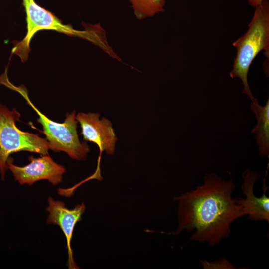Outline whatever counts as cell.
I'll list each match as a JSON object with an SVG mask.
<instances>
[{"label": "cell", "instance_id": "cell-9", "mask_svg": "<svg viewBox=\"0 0 269 269\" xmlns=\"http://www.w3.org/2000/svg\"><path fill=\"white\" fill-rule=\"evenodd\" d=\"M264 180L263 189L264 193L260 197H256L254 194V185L260 177L255 172L246 169L243 173V182L241 190L245 198L236 199V202L241 205L244 215H248L249 219L254 221H266L269 223V198L266 195L269 188Z\"/></svg>", "mask_w": 269, "mask_h": 269}, {"label": "cell", "instance_id": "cell-1", "mask_svg": "<svg viewBox=\"0 0 269 269\" xmlns=\"http://www.w3.org/2000/svg\"><path fill=\"white\" fill-rule=\"evenodd\" d=\"M235 186L218 175L206 174L203 183L174 199L178 201L177 235L184 230L195 232L190 240L214 246L228 237L230 226L245 215L231 195Z\"/></svg>", "mask_w": 269, "mask_h": 269}, {"label": "cell", "instance_id": "cell-7", "mask_svg": "<svg viewBox=\"0 0 269 269\" xmlns=\"http://www.w3.org/2000/svg\"><path fill=\"white\" fill-rule=\"evenodd\" d=\"M98 113L79 112L76 119L81 128L83 139L95 143L101 151L108 155L114 153L117 138L112 123Z\"/></svg>", "mask_w": 269, "mask_h": 269}, {"label": "cell", "instance_id": "cell-4", "mask_svg": "<svg viewBox=\"0 0 269 269\" xmlns=\"http://www.w3.org/2000/svg\"><path fill=\"white\" fill-rule=\"evenodd\" d=\"M20 116L16 108L10 110L0 103V174L2 180L8 170L7 161L12 153L27 151L48 154L49 143L46 138L23 131L16 126V122Z\"/></svg>", "mask_w": 269, "mask_h": 269}, {"label": "cell", "instance_id": "cell-3", "mask_svg": "<svg viewBox=\"0 0 269 269\" xmlns=\"http://www.w3.org/2000/svg\"><path fill=\"white\" fill-rule=\"evenodd\" d=\"M5 86L18 92L37 113L38 116L37 121L42 126L49 149L54 152L63 151L71 158L76 160L86 158L90 148L86 142H81L79 139L77 131L78 121L75 110L70 113H67L63 123L55 122L42 113L33 105L23 87H16L9 81L6 82Z\"/></svg>", "mask_w": 269, "mask_h": 269}, {"label": "cell", "instance_id": "cell-6", "mask_svg": "<svg viewBox=\"0 0 269 269\" xmlns=\"http://www.w3.org/2000/svg\"><path fill=\"white\" fill-rule=\"evenodd\" d=\"M28 159L29 163L24 166L14 164L11 157L7 161L8 170L19 184L30 186L41 180H47L53 185L62 183L66 168L55 162L48 154L37 158L31 155Z\"/></svg>", "mask_w": 269, "mask_h": 269}, {"label": "cell", "instance_id": "cell-11", "mask_svg": "<svg viewBox=\"0 0 269 269\" xmlns=\"http://www.w3.org/2000/svg\"><path fill=\"white\" fill-rule=\"evenodd\" d=\"M139 20L152 17L165 11L166 0H128Z\"/></svg>", "mask_w": 269, "mask_h": 269}, {"label": "cell", "instance_id": "cell-8", "mask_svg": "<svg viewBox=\"0 0 269 269\" xmlns=\"http://www.w3.org/2000/svg\"><path fill=\"white\" fill-rule=\"evenodd\" d=\"M47 202L46 210L48 213V216L46 223L59 226L66 239L68 267L69 269H78L73 258L71 242L75 226L77 222L82 220L81 216L85 210V205L84 203L77 204L70 209L63 201L56 200L51 196L48 197Z\"/></svg>", "mask_w": 269, "mask_h": 269}, {"label": "cell", "instance_id": "cell-10", "mask_svg": "<svg viewBox=\"0 0 269 269\" xmlns=\"http://www.w3.org/2000/svg\"><path fill=\"white\" fill-rule=\"evenodd\" d=\"M250 108L257 120V124L253 128L251 132L255 134L259 154L263 157L269 156V99L263 106L259 104L258 102H251Z\"/></svg>", "mask_w": 269, "mask_h": 269}, {"label": "cell", "instance_id": "cell-13", "mask_svg": "<svg viewBox=\"0 0 269 269\" xmlns=\"http://www.w3.org/2000/svg\"><path fill=\"white\" fill-rule=\"evenodd\" d=\"M248 3L252 7L256 8L262 4L264 0H246Z\"/></svg>", "mask_w": 269, "mask_h": 269}, {"label": "cell", "instance_id": "cell-2", "mask_svg": "<svg viewBox=\"0 0 269 269\" xmlns=\"http://www.w3.org/2000/svg\"><path fill=\"white\" fill-rule=\"evenodd\" d=\"M236 49L233 68L230 72L232 78L241 79L243 85L242 93L251 102H258L252 95L248 82L250 67L256 56L262 50L266 56L269 55V2L264 0L255 8L247 31L233 43Z\"/></svg>", "mask_w": 269, "mask_h": 269}, {"label": "cell", "instance_id": "cell-12", "mask_svg": "<svg viewBox=\"0 0 269 269\" xmlns=\"http://www.w3.org/2000/svg\"><path fill=\"white\" fill-rule=\"evenodd\" d=\"M202 264L204 268L205 269H210V268H220V267H222V268L226 269H235L234 267L225 259L219 261L218 262L215 263H209L206 262L205 261H201Z\"/></svg>", "mask_w": 269, "mask_h": 269}, {"label": "cell", "instance_id": "cell-5", "mask_svg": "<svg viewBox=\"0 0 269 269\" xmlns=\"http://www.w3.org/2000/svg\"><path fill=\"white\" fill-rule=\"evenodd\" d=\"M26 14L27 31L25 37L20 41L14 42L13 54L18 55L22 62L26 61L30 51V43L33 36L40 30H52L70 36L85 38L94 43H101L96 31H79L69 25L63 24L51 12L37 4L34 0H22Z\"/></svg>", "mask_w": 269, "mask_h": 269}]
</instances>
